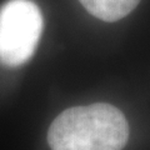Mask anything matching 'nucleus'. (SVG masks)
Wrapping results in <instances>:
<instances>
[{
  "mask_svg": "<svg viewBox=\"0 0 150 150\" xmlns=\"http://www.w3.org/2000/svg\"><path fill=\"white\" fill-rule=\"evenodd\" d=\"M86 10L100 20L116 21L134 10L140 0H79Z\"/></svg>",
  "mask_w": 150,
  "mask_h": 150,
  "instance_id": "7ed1b4c3",
  "label": "nucleus"
},
{
  "mask_svg": "<svg viewBox=\"0 0 150 150\" xmlns=\"http://www.w3.org/2000/svg\"><path fill=\"white\" fill-rule=\"evenodd\" d=\"M43 30L40 9L30 0H10L0 9V63L19 67L29 60Z\"/></svg>",
  "mask_w": 150,
  "mask_h": 150,
  "instance_id": "f03ea898",
  "label": "nucleus"
},
{
  "mask_svg": "<svg viewBox=\"0 0 150 150\" xmlns=\"http://www.w3.org/2000/svg\"><path fill=\"white\" fill-rule=\"evenodd\" d=\"M128 138L124 114L105 103L64 110L48 131L51 150H121Z\"/></svg>",
  "mask_w": 150,
  "mask_h": 150,
  "instance_id": "f257e3e1",
  "label": "nucleus"
}]
</instances>
